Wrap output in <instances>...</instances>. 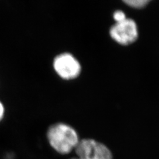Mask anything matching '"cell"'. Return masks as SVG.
I'll use <instances>...</instances> for the list:
<instances>
[{"label": "cell", "instance_id": "cell-1", "mask_svg": "<svg viewBox=\"0 0 159 159\" xmlns=\"http://www.w3.org/2000/svg\"><path fill=\"white\" fill-rule=\"evenodd\" d=\"M47 137L49 145L61 155L70 153L80 140L75 129L61 122L54 123L48 127Z\"/></svg>", "mask_w": 159, "mask_h": 159}, {"label": "cell", "instance_id": "cell-2", "mask_svg": "<svg viewBox=\"0 0 159 159\" xmlns=\"http://www.w3.org/2000/svg\"><path fill=\"white\" fill-rule=\"evenodd\" d=\"M74 151L76 157L70 159H113L107 145L91 138L80 139Z\"/></svg>", "mask_w": 159, "mask_h": 159}, {"label": "cell", "instance_id": "cell-3", "mask_svg": "<svg viewBox=\"0 0 159 159\" xmlns=\"http://www.w3.org/2000/svg\"><path fill=\"white\" fill-rule=\"evenodd\" d=\"M54 71L63 80H71L80 75L82 66L78 60L70 52H62L53 60Z\"/></svg>", "mask_w": 159, "mask_h": 159}, {"label": "cell", "instance_id": "cell-4", "mask_svg": "<svg viewBox=\"0 0 159 159\" xmlns=\"http://www.w3.org/2000/svg\"><path fill=\"white\" fill-rule=\"evenodd\" d=\"M109 33L116 43L127 46L137 40L139 27L135 20L127 17L123 21L114 23L109 29Z\"/></svg>", "mask_w": 159, "mask_h": 159}, {"label": "cell", "instance_id": "cell-5", "mask_svg": "<svg viewBox=\"0 0 159 159\" xmlns=\"http://www.w3.org/2000/svg\"><path fill=\"white\" fill-rule=\"evenodd\" d=\"M127 6L134 9H143L150 2L148 0H125L123 1Z\"/></svg>", "mask_w": 159, "mask_h": 159}, {"label": "cell", "instance_id": "cell-6", "mask_svg": "<svg viewBox=\"0 0 159 159\" xmlns=\"http://www.w3.org/2000/svg\"><path fill=\"white\" fill-rule=\"evenodd\" d=\"M113 18L115 21V23H118L124 21L127 17H126V14L122 10H116L113 13Z\"/></svg>", "mask_w": 159, "mask_h": 159}, {"label": "cell", "instance_id": "cell-7", "mask_svg": "<svg viewBox=\"0 0 159 159\" xmlns=\"http://www.w3.org/2000/svg\"><path fill=\"white\" fill-rule=\"evenodd\" d=\"M5 115V107L3 103L0 101V122L2 121Z\"/></svg>", "mask_w": 159, "mask_h": 159}]
</instances>
